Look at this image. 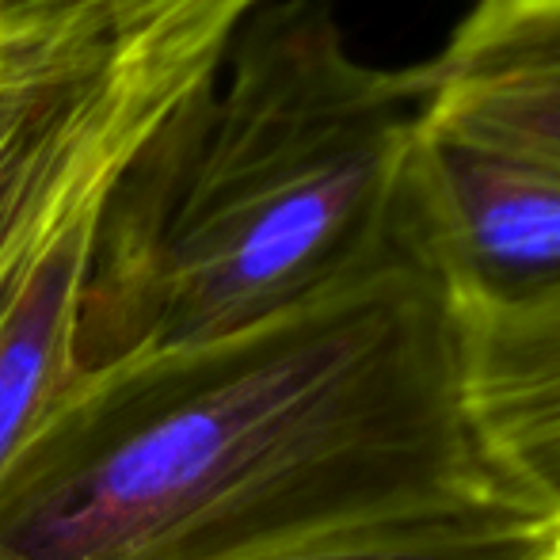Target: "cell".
<instances>
[{"mask_svg": "<svg viewBox=\"0 0 560 560\" xmlns=\"http://www.w3.org/2000/svg\"><path fill=\"white\" fill-rule=\"evenodd\" d=\"M508 492L465 405L462 310L405 172L393 241L339 287L77 377L0 480V560H256Z\"/></svg>", "mask_w": 560, "mask_h": 560, "instance_id": "6da1fadb", "label": "cell"}, {"mask_svg": "<svg viewBox=\"0 0 560 560\" xmlns=\"http://www.w3.org/2000/svg\"><path fill=\"white\" fill-rule=\"evenodd\" d=\"M428 69L354 58L328 0H267L100 202L77 374L248 332L393 241Z\"/></svg>", "mask_w": 560, "mask_h": 560, "instance_id": "7a4b0ae2", "label": "cell"}, {"mask_svg": "<svg viewBox=\"0 0 560 560\" xmlns=\"http://www.w3.org/2000/svg\"><path fill=\"white\" fill-rule=\"evenodd\" d=\"M267 0H4L0 317Z\"/></svg>", "mask_w": 560, "mask_h": 560, "instance_id": "3957f363", "label": "cell"}, {"mask_svg": "<svg viewBox=\"0 0 560 560\" xmlns=\"http://www.w3.org/2000/svg\"><path fill=\"white\" fill-rule=\"evenodd\" d=\"M408 195L462 313L523 310L560 290V168L420 122Z\"/></svg>", "mask_w": 560, "mask_h": 560, "instance_id": "277c9868", "label": "cell"}, {"mask_svg": "<svg viewBox=\"0 0 560 560\" xmlns=\"http://www.w3.org/2000/svg\"><path fill=\"white\" fill-rule=\"evenodd\" d=\"M423 69V126L560 168V0H477Z\"/></svg>", "mask_w": 560, "mask_h": 560, "instance_id": "5b68a950", "label": "cell"}, {"mask_svg": "<svg viewBox=\"0 0 560 560\" xmlns=\"http://www.w3.org/2000/svg\"><path fill=\"white\" fill-rule=\"evenodd\" d=\"M465 405L508 492L560 523V290L523 310L462 313Z\"/></svg>", "mask_w": 560, "mask_h": 560, "instance_id": "8992f818", "label": "cell"}, {"mask_svg": "<svg viewBox=\"0 0 560 560\" xmlns=\"http://www.w3.org/2000/svg\"><path fill=\"white\" fill-rule=\"evenodd\" d=\"M96 214L54 241L0 317V480L81 377L77 317Z\"/></svg>", "mask_w": 560, "mask_h": 560, "instance_id": "52a82bcc", "label": "cell"}, {"mask_svg": "<svg viewBox=\"0 0 560 560\" xmlns=\"http://www.w3.org/2000/svg\"><path fill=\"white\" fill-rule=\"evenodd\" d=\"M557 526L515 492H492L339 526L256 560H534Z\"/></svg>", "mask_w": 560, "mask_h": 560, "instance_id": "ba28073f", "label": "cell"}, {"mask_svg": "<svg viewBox=\"0 0 560 560\" xmlns=\"http://www.w3.org/2000/svg\"><path fill=\"white\" fill-rule=\"evenodd\" d=\"M534 560H560V526H557V534H553V538H549V546L541 549V553L534 557Z\"/></svg>", "mask_w": 560, "mask_h": 560, "instance_id": "9c48e42d", "label": "cell"}, {"mask_svg": "<svg viewBox=\"0 0 560 560\" xmlns=\"http://www.w3.org/2000/svg\"><path fill=\"white\" fill-rule=\"evenodd\" d=\"M0 8H4V0H0Z\"/></svg>", "mask_w": 560, "mask_h": 560, "instance_id": "30bf717a", "label": "cell"}]
</instances>
